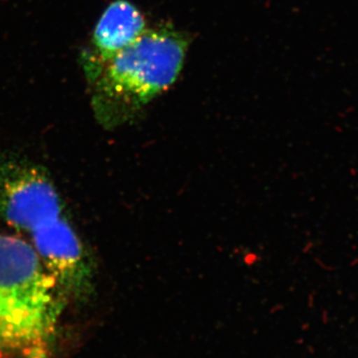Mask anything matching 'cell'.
Returning a JSON list of instances; mask_svg holds the SVG:
<instances>
[{"label":"cell","mask_w":358,"mask_h":358,"mask_svg":"<svg viewBox=\"0 0 358 358\" xmlns=\"http://www.w3.org/2000/svg\"><path fill=\"white\" fill-rule=\"evenodd\" d=\"M67 296L32 245L0 234V358H49Z\"/></svg>","instance_id":"cell-1"},{"label":"cell","mask_w":358,"mask_h":358,"mask_svg":"<svg viewBox=\"0 0 358 358\" xmlns=\"http://www.w3.org/2000/svg\"><path fill=\"white\" fill-rule=\"evenodd\" d=\"M188 40L169 29L145 30L133 44L103 65L90 82L96 120L115 128L136 119L141 110L178 79Z\"/></svg>","instance_id":"cell-2"},{"label":"cell","mask_w":358,"mask_h":358,"mask_svg":"<svg viewBox=\"0 0 358 358\" xmlns=\"http://www.w3.org/2000/svg\"><path fill=\"white\" fill-rule=\"evenodd\" d=\"M64 216V203L42 167L0 155V221L31 235Z\"/></svg>","instance_id":"cell-3"},{"label":"cell","mask_w":358,"mask_h":358,"mask_svg":"<svg viewBox=\"0 0 358 358\" xmlns=\"http://www.w3.org/2000/svg\"><path fill=\"white\" fill-rule=\"evenodd\" d=\"M32 247L67 298H86L93 291V264L68 219L53 222L30 235Z\"/></svg>","instance_id":"cell-4"},{"label":"cell","mask_w":358,"mask_h":358,"mask_svg":"<svg viewBox=\"0 0 358 358\" xmlns=\"http://www.w3.org/2000/svg\"><path fill=\"white\" fill-rule=\"evenodd\" d=\"M145 30V17L133 3L127 0L110 3L96 23L91 47L82 57L88 83L106 62L133 44Z\"/></svg>","instance_id":"cell-5"}]
</instances>
